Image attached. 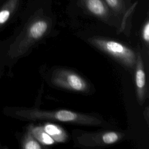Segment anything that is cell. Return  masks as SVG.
<instances>
[{"label": "cell", "instance_id": "2", "mask_svg": "<svg viewBox=\"0 0 149 149\" xmlns=\"http://www.w3.org/2000/svg\"><path fill=\"white\" fill-rule=\"evenodd\" d=\"M50 25L49 18L45 16L41 9L29 22L21 37L12 43L8 49V55L12 57L21 55L27 48L29 41L41 38L47 32Z\"/></svg>", "mask_w": 149, "mask_h": 149}, {"label": "cell", "instance_id": "6", "mask_svg": "<svg viewBox=\"0 0 149 149\" xmlns=\"http://www.w3.org/2000/svg\"><path fill=\"white\" fill-rule=\"evenodd\" d=\"M135 83L139 101L142 103L146 97V79L142 59L139 52L137 54L136 61Z\"/></svg>", "mask_w": 149, "mask_h": 149}, {"label": "cell", "instance_id": "5", "mask_svg": "<svg viewBox=\"0 0 149 149\" xmlns=\"http://www.w3.org/2000/svg\"><path fill=\"white\" fill-rule=\"evenodd\" d=\"M77 3L87 13L104 20L115 15L104 0H77Z\"/></svg>", "mask_w": 149, "mask_h": 149}, {"label": "cell", "instance_id": "9", "mask_svg": "<svg viewBox=\"0 0 149 149\" xmlns=\"http://www.w3.org/2000/svg\"><path fill=\"white\" fill-rule=\"evenodd\" d=\"M43 127L44 130L56 142H65L67 139V134L65 131L59 126L46 123Z\"/></svg>", "mask_w": 149, "mask_h": 149}, {"label": "cell", "instance_id": "13", "mask_svg": "<svg viewBox=\"0 0 149 149\" xmlns=\"http://www.w3.org/2000/svg\"><path fill=\"white\" fill-rule=\"evenodd\" d=\"M142 37L143 40L147 42L149 41V21L147 20L144 23L142 30Z\"/></svg>", "mask_w": 149, "mask_h": 149}, {"label": "cell", "instance_id": "7", "mask_svg": "<svg viewBox=\"0 0 149 149\" xmlns=\"http://www.w3.org/2000/svg\"><path fill=\"white\" fill-rule=\"evenodd\" d=\"M115 15H123L124 19L130 15L137 4V2L130 5V0H104Z\"/></svg>", "mask_w": 149, "mask_h": 149}, {"label": "cell", "instance_id": "11", "mask_svg": "<svg viewBox=\"0 0 149 149\" xmlns=\"http://www.w3.org/2000/svg\"><path fill=\"white\" fill-rule=\"evenodd\" d=\"M22 147L24 149H40L41 146L39 142L28 130L22 142Z\"/></svg>", "mask_w": 149, "mask_h": 149}, {"label": "cell", "instance_id": "3", "mask_svg": "<svg viewBox=\"0 0 149 149\" xmlns=\"http://www.w3.org/2000/svg\"><path fill=\"white\" fill-rule=\"evenodd\" d=\"M91 42L98 48L113 56L123 64L132 68L136 61V55L130 48L115 41L93 38Z\"/></svg>", "mask_w": 149, "mask_h": 149}, {"label": "cell", "instance_id": "12", "mask_svg": "<svg viewBox=\"0 0 149 149\" xmlns=\"http://www.w3.org/2000/svg\"><path fill=\"white\" fill-rule=\"evenodd\" d=\"M119 139V135L113 132H109L104 133L102 136V141L107 144H113L116 142Z\"/></svg>", "mask_w": 149, "mask_h": 149}, {"label": "cell", "instance_id": "8", "mask_svg": "<svg viewBox=\"0 0 149 149\" xmlns=\"http://www.w3.org/2000/svg\"><path fill=\"white\" fill-rule=\"evenodd\" d=\"M20 0H6L0 8V28L3 26L17 9Z\"/></svg>", "mask_w": 149, "mask_h": 149}, {"label": "cell", "instance_id": "4", "mask_svg": "<svg viewBox=\"0 0 149 149\" xmlns=\"http://www.w3.org/2000/svg\"><path fill=\"white\" fill-rule=\"evenodd\" d=\"M51 80L55 85L74 91L83 92L87 89V83L85 80L78 74L68 70L54 71Z\"/></svg>", "mask_w": 149, "mask_h": 149}, {"label": "cell", "instance_id": "14", "mask_svg": "<svg viewBox=\"0 0 149 149\" xmlns=\"http://www.w3.org/2000/svg\"><path fill=\"white\" fill-rule=\"evenodd\" d=\"M1 146H0V148H1Z\"/></svg>", "mask_w": 149, "mask_h": 149}, {"label": "cell", "instance_id": "1", "mask_svg": "<svg viewBox=\"0 0 149 149\" xmlns=\"http://www.w3.org/2000/svg\"><path fill=\"white\" fill-rule=\"evenodd\" d=\"M19 117L28 119H47L58 120L84 125H98L101 120L93 116L77 113L69 110L42 111L38 109H20L15 112Z\"/></svg>", "mask_w": 149, "mask_h": 149}, {"label": "cell", "instance_id": "10", "mask_svg": "<svg viewBox=\"0 0 149 149\" xmlns=\"http://www.w3.org/2000/svg\"><path fill=\"white\" fill-rule=\"evenodd\" d=\"M29 130L39 143L44 145H52L55 142L44 130L42 126H30Z\"/></svg>", "mask_w": 149, "mask_h": 149}]
</instances>
